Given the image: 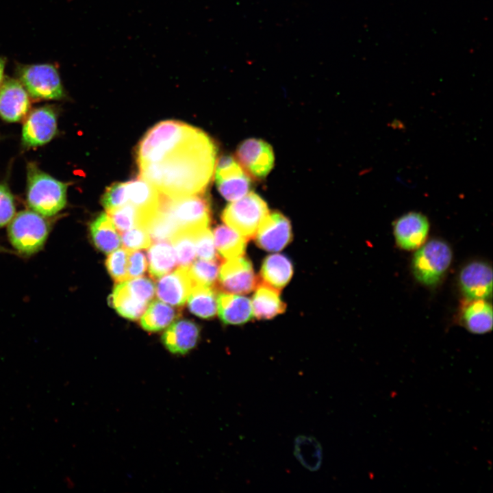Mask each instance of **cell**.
I'll return each instance as SVG.
<instances>
[{
  "instance_id": "6da1fadb",
  "label": "cell",
  "mask_w": 493,
  "mask_h": 493,
  "mask_svg": "<svg viewBox=\"0 0 493 493\" xmlns=\"http://www.w3.org/2000/svg\"><path fill=\"white\" fill-rule=\"evenodd\" d=\"M216 147L204 132L165 160L140 165V177L169 197L204 193L214 175Z\"/></svg>"
},
{
  "instance_id": "7a4b0ae2",
  "label": "cell",
  "mask_w": 493,
  "mask_h": 493,
  "mask_svg": "<svg viewBox=\"0 0 493 493\" xmlns=\"http://www.w3.org/2000/svg\"><path fill=\"white\" fill-rule=\"evenodd\" d=\"M203 132L177 121L158 123L145 134L137 147L138 166L165 160L190 144Z\"/></svg>"
},
{
  "instance_id": "3957f363",
  "label": "cell",
  "mask_w": 493,
  "mask_h": 493,
  "mask_svg": "<svg viewBox=\"0 0 493 493\" xmlns=\"http://www.w3.org/2000/svg\"><path fill=\"white\" fill-rule=\"evenodd\" d=\"M68 187V183L43 172L35 163H28L26 197L31 210L45 217L55 216L66 205Z\"/></svg>"
},
{
  "instance_id": "277c9868",
  "label": "cell",
  "mask_w": 493,
  "mask_h": 493,
  "mask_svg": "<svg viewBox=\"0 0 493 493\" xmlns=\"http://www.w3.org/2000/svg\"><path fill=\"white\" fill-rule=\"evenodd\" d=\"M157 208L166 213L179 229L207 228L211 220L210 203L203 193L172 197L160 192Z\"/></svg>"
},
{
  "instance_id": "5b68a950",
  "label": "cell",
  "mask_w": 493,
  "mask_h": 493,
  "mask_svg": "<svg viewBox=\"0 0 493 493\" xmlns=\"http://www.w3.org/2000/svg\"><path fill=\"white\" fill-rule=\"evenodd\" d=\"M13 247L19 253L30 255L44 246L49 232L45 216L33 210L21 211L12 218L8 229Z\"/></svg>"
},
{
  "instance_id": "8992f818",
  "label": "cell",
  "mask_w": 493,
  "mask_h": 493,
  "mask_svg": "<svg viewBox=\"0 0 493 493\" xmlns=\"http://www.w3.org/2000/svg\"><path fill=\"white\" fill-rule=\"evenodd\" d=\"M268 212L264 200L251 192L228 204L221 218L226 225L248 240L255 236L261 222Z\"/></svg>"
},
{
  "instance_id": "52a82bcc",
  "label": "cell",
  "mask_w": 493,
  "mask_h": 493,
  "mask_svg": "<svg viewBox=\"0 0 493 493\" xmlns=\"http://www.w3.org/2000/svg\"><path fill=\"white\" fill-rule=\"evenodd\" d=\"M451 260L448 244L440 240H431L415 253L412 260L414 275L423 285L434 286L443 277Z\"/></svg>"
},
{
  "instance_id": "ba28073f",
  "label": "cell",
  "mask_w": 493,
  "mask_h": 493,
  "mask_svg": "<svg viewBox=\"0 0 493 493\" xmlns=\"http://www.w3.org/2000/svg\"><path fill=\"white\" fill-rule=\"evenodd\" d=\"M19 81L34 99L59 100L64 97L57 68L52 64L26 65L18 71Z\"/></svg>"
},
{
  "instance_id": "9c48e42d",
  "label": "cell",
  "mask_w": 493,
  "mask_h": 493,
  "mask_svg": "<svg viewBox=\"0 0 493 493\" xmlns=\"http://www.w3.org/2000/svg\"><path fill=\"white\" fill-rule=\"evenodd\" d=\"M237 162L248 176L262 179L272 170L275 156L271 146L261 139L249 138L236 151Z\"/></svg>"
},
{
  "instance_id": "30bf717a",
  "label": "cell",
  "mask_w": 493,
  "mask_h": 493,
  "mask_svg": "<svg viewBox=\"0 0 493 493\" xmlns=\"http://www.w3.org/2000/svg\"><path fill=\"white\" fill-rule=\"evenodd\" d=\"M217 283L225 292L249 293L257 286L251 262L242 256L226 259L220 266Z\"/></svg>"
},
{
  "instance_id": "8fae6325",
  "label": "cell",
  "mask_w": 493,
  "mask_h": 493,
  "mask_svg": "<svg viewBox=\"0 0 493 493\" xmlns=\"http://www.w3.org/2000/svg\"><path fill=\"white\" fill-rule=\"evenodd\" d=\"M215 181L220 194L227 201H234L246 195L251 187L249 177L236 159L221 157L216 165Z\"/></svg>"
},
{
  "instance_id": "7c38bea8",
  "label": "cell",
  "mask_w": 493,
  "mask_h": 493,
  "mask_svg": "<svg viewBox=\"0 0 493 493\" xmlns=\"http://www.w3.org/2000/svg\"><path fill=\"white\" fill-rule=\"evenodd\" d=\"M58 117L54 109L42 106L32 110L26 117L22 129V142L25 147H36L50 142L57 133Z\"/></svg>"
},
{
  "instance_id": "4fadbf2b",
  "label": "cell",
  "mask_w": 493,
  "mask_h": 493,
  "mask_svg": "<svg viewBox=\"0 0 493 493\" xmlns=\"http://www.w3.org/2000/svg\"><path fill=\"white\" fill-rule=\"evenodd\" d=\"M254 237L257 245L261 249L270 252L280 251L292 240L290 222L279 212H268L261 222Z\"/></svg>"
},
{
  "instance_id": "5bb4252c",
  "label": "cell",
  "mask_w": 493,
  "mask_h": 493,
  "mask_svg": "<svg viewBox=\"0 0 493 493\" xmlns=\"http://www.w3.org/2000/svg\"><path fill=\"white\" fill-rule=\"evenodd\" d=\"M30 108L29 94L20 81L4 77L0 85V116L8 122H18Z\"/></svg>"
},
{
  "instance_id": "9a60e30c",
  "label": "cell",
  "mask_w": 493,
  "mask_h": 493,
  "mask_svg": "<svg viewBox=\"0 0 493 493\" xmlns=\"http://www.w3.org/2000/svg\"><path fill=\"white\" fill-rule=\"evenodd\" d=\"M459 283L464 294L470 300L487 299L492 295V270L483 262H473L460 272Z\"/></svg>"
},
{
  "instance_id": "2e32d148",
  "label": "cell",
  "mask_w": 493,
  "mask_h": 493,
  "mask_svg": "<svg viewBox=\"0 0 493 493\" xmlns=\"http://www.w3.org/2000/svg\"><path fill=\"white\" fill-rule=\"evenodd\" d=\"M193 282L188 267H179L162 276L155 286L158 299L173 306L181 307L188 300Z\"/></svg>"
},
{
  "instance_id": "e0dca14e",
  "label": "cell",
  "mask_w": 493,
  "mask_h": 493,
  "mask_svg": "<svg viewBox=\"0 0 493 493\" xmlns=\"http://www.w3.org/2000/svg\"><path fill=\"white\" fill-rule=\"evenodd\" d=\"M429 229L427 217L418 212H409L401 216L394 223V233L399 247L413 250L425 241Z\"/></svg>"
},
{
  "instance_id": "ac0fdd59",
  "label": "cell",
  "mask_w": 493,
  "mask_h": 493,
  "mask_svg": "<svg viewBox=\"0 0 493 493\" xmlns=\"http://www.w3.org/2000/svg\"><path fill=\"white\" fill-rule=\"evenodd\" d=\"M200 329L194 322L181 319L173 323L164 333L162 341L173 354L185 355L195 347Z\"/></svg>"
},
{
  "instance_id": "d6986e66",
  "label": "cell",
  "mask_w": 493,
  "mask_h": 493,
  "mask_svg": "<svg viewBox=\"0 0 493 493\" xmlns=\"http://www.w3.org/2000/svg\"><path fill=\"white\" fill-rule=\"evenodd\" d=\"M126 184L128 201L139 210L142 224L146 226L149 218L157 210L160 192L140 176L126 182Z\"/></svg>"
},
{
  "instance_id": "ffe728a7",
  "label": "cell",
  "mask_w": 493,
  "mask_h": 493,
  "mask_svg": "<svg viewBox=\"0 0 493 493\" xmlns=\"http://www.w3.org/2000/svg\"><path fill=\"white\" fill-rule=\"evenodd\" d=\"M217 311L221 321L228 325H242L253 318L251 301L238 294L223 292L217 297Z\"/></svg>"
},
{
  "instance_id": "44dd1931",
  "label": "cell",
  "mask_w": 493,
  "mask_h": 493,
  "mask_svg": "<svg viewBox=\"0 0 493 493\" xmlns=\"http://www.w3.org/2000/svg\"><path fill=\"white\" fill-rule=\"evenodd\" d=\"M293 275L291 261L281 254H272L263 261L260 276L262 283L277 290L283 288Z\"/></svg>"
},
{
  "instance_id": "7402d4cb",
  "label": "cell",
  "mask_w": 493,
  "mask_h": 493,
  "mask_svg": "<svg viewBox=\"0 0 493 493\" xmlns=\"http://www.w3.org/2000/svg\"><path fill=\"white\" fill-rule=\"evenodd\" d=\"M253 315L259 320L271 319L286 310L279 290L262 283L257 286L251 301Z\"/></svg>"
},
{
  "instance_id": "603a6c76",
  "label": "cell",
  "mask_w": 493,
  "mask_h": 493,
  "mask_svg": "<svg viewBox=\"0 0 493 493\" xmlns=\"http://www.w3.org/2000/svg\"><path fill=\"white\" fill-rule=\"evenodd\" d=\"M149 275L153 279L173 270L177 264L175 249L168 240L155 242L147 252Z\"/></svg>"
},
{
  "instance_id": "cb8c5ba5",
  "label": "cell",
  "mask_w": 493,
  "mask_h": 493,
  "mask_svg": "<svg viewBox=\"0 0 493 493\" xmlns=\"http://www.w3.org/2000/svg\"><path fill=\"white\" fill-rule=\"evenodd\" d=\"M109 302L121 316L133 320L142 315L148 304L140 301L130 292L126 281L114 287Z\"/></svg>"
},
{
  "instance_id": "d4e9b609",
  "label": "cell",
  "mask_w": 493,
  "mask_h": 493,
  "mask_svg": "<svg viewBox=\"0 0 493 493\" xmlns=\"http://www.w3.org/2000/svg\"><path fill=\"white\" fill-rule=\"evenodd\" d=\"M466 329L475 334H484L492 329V307L484 299L471 300L462 314Z\"/></svg>"
},
{
  "instance_id": "484cf974",
  "label": "cell",
  "mask_w": 493,
  "mask_h": 493,
  "mask_svg": "<svg viewBox=\"0 0 493 493\" xmlns=\"http://www.w3.org/2000/svg\"><path fill=\"white\" fill-rule=\"evenodd\" d=\"M90 233L95 246L103 253H110L121 244V238L107 214H99L90 223Z\"/></svg>"
},
{
  "instance_id": "4316f807",
  "label": "cell",
  "mask_w": 493,
  "mask_h": 493,
  "mask_svg": "<svg viewBox=\"0 0 493 493\" xmlns=\"http://www.w3.org/2000/svg\"><path fill=\"white\" fill-rule=\"evenodd\" d=\"M214 244L220 255L226 259L242 256L246 239L227 225H218L213 232Z\"/></svg>"
},
{
  "instance_id": "83f0119b",
  "label": "cell",
  "mask_w": 493,
  "mask_h": 493,
  "mask_svg": "<svg viewBox=\"0 0 493 493\" xmlns=\"http://www.w3.org/2000/svg\"><path fill=\"white\" fill-rule=\"evenodd\" d=\"M217 294L214 288L195 284L188 298V306L194 315L212 318L217 312Z\"/></svg>"
},
{
  "instance_id": "f1b7e54d",
  "label": "cell",
  "mask_w": 493,
  "mask_h": 493,
  "mask_svg": "<svg viewBox=\"0 0 493 493\" xmlns=\"http://www.w3.org/2000/svg\"><path fill=\"white\" fill-rule=\"evenodd\" d=\"M140 319L142 327L148 331H158L169 325L178 316L175 308L159 301H153Z\"/></svg>"
},
{
  "instance_id": "f546056e",
  "label": "cell",
  "mask_w": 493,
  "mask_h": 493,
  "mask_svg": "<svg viewBox=\"0 0 493 493\" xmlns=\"http://www.w3.org/2000/svg\"><path fill=\"white\" fill-rule=\"evenodd\" d=\"M294 455L301 464L310 471L318 470L322 464V447L312 436L299 435L294 442Z\"/></svg>"
},
{
  "instance_id": "4dcf8cb0",
  "label": "cell",
  "mask_w": 493,
  "mask_h": 493,
  "mask_svg": "<svg viewBox=\"0 0 493 493\" xmlns=\"http://www.w3.org/2000/svg\"><path fill=\"white\" fill-rule=\"evenodd\" d=\"M170 240L175 249L177 264L180 267H189L194 261L196 257L192 231L179 229Z\"/></svg>"
},
{
  "instance_id": "1f68e13d",
  "label": "cell",
  "mask_w": 493,
  "mask_h": 493,
  "mask_svg": "<svg viewBox=\"0 0 493 493\" xmlns=\"http://www.w3.org/2000/svg\"><path fill=\"white\" fill-rule=\"evenodd\" d=\"M220 266L216 259L194 261L188 267L193 286L199 284L215 288L218 283Z\"/></svg>"
},
{
  "instance_id": "d6a6232c",
  "label": "cell",
  "mask_w": 493,
  "mask_h": 493,
  "mask_svg": "<svg viewBox=\"0 0 493 493\" xmlns=\"http://www.w3.org/2000/svg\"><path fill=\"white\" fill-rule=\"evenodd\" d=\"M108 215L119 232L141 226L142 216L139 210L130 203L107 211ZM142 227V226H141Z\"/></svg>"
},
{
  "instance_id": "836d02e7",
  "label": "cell",
  "mask_w": 493,
  "mask_h": 493,
  "mask_svg": "<svg viewBox=\"0 0 493 493\" xmlns=\"http://www.w3.org/2000/svg\"><path fill=\"white\" fill-rule=\"evenodd\" d=\"M129 251L125 248L111 252L105 260L107 270L116 283L127 280V268Z\"/></svg>"
},
{
  "instance_id": "e575fe53",
  "label": "cell",
  "mask_w": 493,
  "mask_h": 493,
  "mask_svg": "<svg viewBox=\"0 0 493 493\" xmlns=\"http://www.w3.org/2000/svg\"><path fill=\"white\" fill-rule=\"evenodd\" d=\"M196 255L202 260L216 259V249L213 234L208 227L193 231Z\"/></svg>"
},
{
  "instance_id": "d590c367",
  "label": "cell",
  "mask_w": 493,
  "mask_h": 493,
  "mask_svg": "<svg viewBox=\"0 0 493 493\" xmlns=\"http://www.w3.org/2000/svg\"><path fill=\"white\" fill-rule=\"evenodd\" d=\"M121 242L123 248L134 251L149 248L151 239L145 227L138 226L123 232Z\"/></svg>"
},
{
  "instance_id": "8d00e7d4",
  "label": "cell",
  "mask_w": 493,
  "mask_h": 493,
  "mask_svg": "<svg viewBox=\"0 0 493 493\" xmlns=\"http://www.w3.org/2000/svg\"><path fill=\"white\" fill-rule=\"evenodd\" d=\"M101 203L106 211L128 203L126 182H116L108 186L102 197Z\"/></svg>"
},
{
  "instance_id": "74e56055",
  "label": "cell",
  "mask_w": 493,
  "mask_h": 493,
  "mask_svg": "<svg viewBox=\"0 0 493 493\" xmlns=\"http://www.w3.org/2000/svg\"><path fill=\"white\" fill-rule=\"evenodd\" d=\"M130 292L140 301L148 303L154 296L155 285L153 280L138 277L127 281Z\"/></svg>"
},
{
  "instance_id": "f35d334b",
  "label": "cell",
  "mask_w": 493,
  "mask_h": 493,
  "mask_svg": "<svg viewBox=\"0 0 493 493\" xmlns=\"http://www.w3.org/2000/svg\"><path fill=\"white\" fill-rule=\"evenodd\" d=\"M14 197L5 184H0V227L8 225L15 215Z\"/></svg>"
},
{
  "instance_id": "ab89813d",
  "label": "cell",
  "mask_w": 493,
  "mask_h": 493,
  "mask_svg": "<svg viewBox=\"0 0 493 493\" xmlns=\"http://www.w3.org/2000/svg\"><path fill=\"white\" fill-rule=\"evenodd\" d=\"M147 269V260L144 252L129 251L127 268V280L142 277Z\"/></svg>"
},
{
  "instance_id": "60d3db41",
  "label": "cell",
  "mask_w": 493,
  "mask_h": 493,
  "mask_svg": "<svg viewBox=\"0 0 493 493\" xmlns=\"http://www.w3.org/2000/svg\"><path fill=\"white\" fill-rule=\"evenodd\" d=\"M4 68H5V61L2 58H0V85L1 84L4 76Z\"/></svg>"
},
{
  "instance_id": "b9f144b4",
  "label": "cell",
  "mask_w": 493,
  "mask_h": 493,
  "mask_svg": "<svg viewBox=\"0 0 493 493\" xmlns=\"http://www.w3.org/2000/svg\"><path fill=\"white\" fill-rule=\"evenodd\" d=\"M1 246H0V251H1Z\"/></svg>"
}]
</instances>
